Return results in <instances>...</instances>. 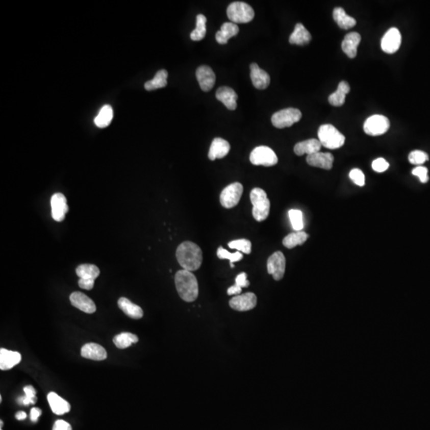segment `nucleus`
I'll return each instance as SVG.
<instances>
[{"instance_id":"f257e3e1","label":"nucleus","mask_w":430,"mask_h":430,"mask_svg":"<svg viewBox=\"0 0 430 430\" xmlns=\"http://www.w3.org/2000/svg\"><path fill=\"white\" fill-rule=\"evenodd\" d=\"M176 258L180 266L185 270H198L203 263V252L197 244L184 242L177 248Z\"/></svg>"},{"instance_id":"f03ea898","label":"nucleus","mask_w":430,"mask_h":430,"mask_svg":"<svg viewBox=\"0 0 430 430\" xmlns=\"http://www.w3.org/2000/svg\"><path fill=\"white\" fill-rule=\"evenodd\" d=\"M174 283L182 299L186 302L196 300L198 296V284L196 276L190 271L182 269L174 276Z\"/></svg>"},{"instance_id":"7ed1b4c3","label":"nucleus","mask_w":430,"mask_h":430,"mask_svg":"<svg viewBox=\"0 0 430 430\" xmlns=\"http://www.w3.org/2000/svg\"><path fill=\"white\" fill-rule=\"evenodd\" d=\"M250 201L252 205V214L254 219L263 221L269 217L270 201L263 189L256 187L250 192Z\"/></svg>"},{"instance_id":"20e7f679","label":"nucleus","mask_w":430,"mask_h":430,"mask_svg":"<svg viewBox=\"0 0 430 430\" xmlns=\"http://www.w3.org/2000/svg\"><path fill=\"white\" fill-rule=\"evenodd\" d=\"M318 138L321 145L327 149H338L343 147L345 136L332 124H323L318 131Z\"/></svg>"},{"instance_id":"39448f33","label":"nucleus","mask_w":430,"mask_h":430,"mask_svg":"<svg viewBox=\"0 0 430 430\" xmlns=\"http://www.w3.org/2000/svg\"><path fill=\"white\" fill-rule=\"evenodd\" d=\"M226 14L234 23H248L254 19V11L252 7L243 2H234L227 8Z\"/></svg>"},{"instance_id":"423d86ee","label":"nucleus","mask_w":430,"mask_h":430,"mask_svg":"<svg viewBox=\"0 0 430 430\" xmlns=\"http://www.w3.org/2000/svg\"><path fill=\"white\" fill-rule=\"evenodd\" d=\"M302 117V113L299 109L294 108H288L278 111L272 115L271 121L272 125L277 129H285L291 127L295 123H297Z\"/></svg>"},{"instance_id":"0eeeda50","label":"nucleus","mask_w":430,"mask_h":430,"mask_svg":"<svg viewBox=\"0 0 430 430\" xmlns=\"http://www.w3.org/2000/svg\"><path fill=\"white\" fill-rule=\"evenodd\" d=\"M249 160L254 165L272 167L277 164L278 158L274 151L267 146H259L250 153Z\"/></svg>"},{"instance_id":"6e6552de","label":"nucleus","mask_w":430,"mask_h":430,"mask_svg":"<svg viewBox=\"0 0 430 430\" xmlns=\"http://www.w3.org/2000/svg\"><path fill=\"white\" fill-rule=\"evenodd\" d=\"M243 193V186L240 183H234L230 184L223 189L220 194V203L221 205L226 208L231 209L238 205L240 199L242 198Z\"/></svg>"},{"instance_id":"1a4fd4ad","label":"nucleus","mask_w":430,"mask_h":430,"mask_svg":"<svg viewBox=\"0 0 430 430\" xmlns=\"http://www.w3.org/2000/svg\"><path fill=\"white\" fill-rule=\"evenodd\" d=\"M390 120L383 115H374L365 121L363 129L369 136H377L385 134L390 129Z\"/></svg>"},{"instance_id":"9d476101","label":"nucleus","mask_w":430,"mask_h":430,"mask_svg":"<svg viewBox=\"0 0 430 430\" xmlns=\"http://www.w3.org/2000/svg\"><path fill=\"white\" fill-rule=\"evenodd\" d=\"M286 260L285 255L281 251L272 254L267 262V270L269 274L272 275L275 281H281L285 275Z\"/></svg>"},{"instance_id":"9b49d317","label":"nucleus","mask_w":430,"mask_h":430,"mask_svg":"<svg viewBox=\"0 0 430 430\" xmlns=\"http://www.w3.org/2000/svg\"><path fill=\"white\" fill-rule=\"evenodd\" d=\"M401 44V35L398 29L390 28L386 32L381 40V48L385 53L389 55L396 53Z\"/></svg>"},{"instance_id":"f8f14e48","label":"nucleus","mask_w":430,"mask_h":430,"mask_svg":"<svg viewBox=\"0 0 430 430\" xmlns=\"http://www.w3.org/2000/svg\"><path fill=\"white\" fill-rule=\"evenodd\" d=\"M258 298L252 292H246L245 294L234 296L230 300L231 309L238 312H246L252 310L256 307Z\"/></svg>"},{"instance_id":"ddd939ff","label":"nucleus","mask_w":430,"mask_h":430,"mask_svg":"<svg viewBox=\"0 0 430 430\" xmlns=\"http://www.w3.org/2000/svg\"><path fill=\"white\" fill-rule=\"evenodd\" d=\"M52 217L55 221H62L66 217V214L69 211L67 205V200L62 193H56L54 194L50 201Z\"/></svg>"},{"instance_id":"4468645a","label":"nucleus","mask_w":430,"mask_h":430,"mask_svg":"<svg viewBox=\"0 0 430 430\" xmlns=\"http://www.w3.org/2000/svg\"><path fill=\"white\" fill-rule=\"evenodd\" d=\"M196 78L200 88L204 92H209L213 89L216 76L213 69L208 66H201L197 69Z\"/></svg>"},{"instance_id":"2eb2a0df","label":"nucleus","mask_w":430,"mask_h":430,"mask_svg":"<svg viewBox=\"0 0 430 430\" xmlns=\"http://www.w3.org/2000/svg\"><path fill=\"white\" fill-rule=\"evenodd\" d=\"M71 305L82 312L92 314L96 312V305L94 302L82 292H74L69 296Z\"/></svg>"},{"instance_id":"dca6fc26","label":"nucleus","mask_w":430,"mask_h":430,"mask_svg":"<svg viewBox=\"0 0 430 430\" xmlns=\"http://www.w3.org/2000/svg\"><path fill=\"white\" fill-rule=\"evenodd\" d=\"M307 163L312 167H319L324 170H331L333 167L334 156L329 153H319L307 156Z\"/></svg>"},{"instance_id":"f3484780","label":"nucleus","mask_w":430,"mask_h":430,"mask_svg":"<svg viewBox=\"0 0 430 430\" xmlns=\"http://www.w3.org/2000/svg\"><path fill=\"white\" fill-rule=\"evenodd\" d=\"M250 78L254 87L258 89H265L270 84L269 73L258 66L257 63L250 65Z\"/></svg>"},{"instance_id":"a211bd4d","label":"nucleus","mask_w":430,"mask_h":430,"mask_svg":"<svg viewBox=\"0 0 430 430\" xmlns=\"http://www.w3.org/2000/svg\"><path fill=\"white\" fill-rule=\"evenodd\" d=\"M82 357L95 360V361H102L107 359V351L100 345L95 343H86L84 345L81 350Z\"/></svg>"},{"instance_id":"6ab92c4d","label":"nucleus","mask_w":430,"mask_h":430,"mask_svg":"<svg viewBox=\"0 0 430 430\" xmlns=\"http://www.w3.org/2000/svg\"><path fill=\"white\" fill-rule=\"evenodd\" d=\"M216 98L229 110H235L237 109V100L238 96L236 92L227 86L220 87L216 92Z\"/></svg>"},{"instance_id":"aec40b11","label":"nucleus","mask_w":430,"mask_h":430,"mask_svg":"<svg viewBox=\"0 0 430 430\" xmlns=\"http://www.w3.org/2000/svg\"><path fill=\"white\" fill-rule=\"evenodd\" d=\"M231 150L229 142L222 138H215L211 143L208 157L211 160L222 159L228 155Z\"/></svg>"},{"instance_id":"412c9836","label":"nucleus","mask_w":430,"mask_h":430,"mask_svg":"<svg viewBox=\"0 0 430 430\" xmlns=\"http://www.w3.org/2000/svg\"><path fill=\"white\" fill-rule=\"evenodd\" d=\"M361 42V35L357 32L347 34L342 42V49L347 57L355 58L357 55L358 46Z\"/></svg>"},{"instance_id":"4be33fe9","label":"nucleus","mask_w":430,"mask_h":430,"mask_svg":"<svg viewBox=\"0 0 430 430\" xmlns=\"http://www.w3.org/2000/svg\"><path fill=\"white\" fill-rule=\"evenodd\" d=\"M22 360L20 353L5 348L0 349V369L8 370L18 365Z\"/></svg>"},{"instance_id":"5701e85b","label":"nucleus","mask_w":430,"mask_h":430,"mask_svg":"<svg viewBox=\"0 0 430 430\" xmlns=\"http://www.w3.org/2000/svg\"><path fill=\"white\" fill-rule=\"evenodd\" d=\"M321 143L319 140L310 139L305 141L299 142L294 147L295 154L301 156L307 154L308 156L319 153L321 149Z\"/></svg>"},{"instance_id":"b1692460","label":"nucleus","mask_w":430,"mask_h":430,"mask_svg":"<svg viewBox=\"0 0 430 430\" xmlns=\"http://www.w3.org/2000/svg\"><path fill=\"white\" fill-rule=\"evenodd\" d=\"M47 400L51 410L57 415H63L64 414L69 412L71 409L69 403L58 395L56 393H49L47 395Z\"/></svg>"},{"instance_id":"393cba45","label":"nucleus","mask_w":430,"mask_h":430,"mask_svg":"<svg viewBox=\"0 0 430 430\" xmlns=\"http://www.w3.org/2000/svg\"><path fill=\"white\" fill-rule=\"evenodd\" d=\"M312 40V35L309 31L301 23H297L295 27L294 31L289 37V42L294 45H305L309 44Z\"/></svg>"},{"instance_id":"a878e982","label":"nucleus","mask_w":430,"mask_h":430,"mask_svg":"<svg viewBox=\"0 0 430 430\" xmlns=\"http://www.w3.org/2000/svg\"><path fill=\"white\" fill-rule=\"evenodd\" d=\"M238 32H239V28L237 24L234 22H224L220 31L217 32L215 38L218 43L223 45L228 42L230 38L236 36Z\"/></svg>"},{"instance_id":"bb28decb","label":"nucleus","mask_w":430,"mask_h":430,"mask_svg":"<svg viewBox=\"0 0 430 430\" xmlns=\"http://www.w3.org/2000/svg\"><path fill=\"white\" fill-rule=\"evenodd\" d=\"M118 306L124 314L127 315L132 319L139 320L143 317V309L138 305H135L133 302L130 301L127 298H120L118 300Z\"/></svg>"},{"instance_id":"cd10ccee","label":"nucleus","mask_w":430,"mask_h":430,"mask_svg":"<svg viewBox=\"0 0 430 430\" xmlns=\"http://www.w3.org/2000/svg\"><path fill=\"white\" fill-rule=\"evenodd\" d=\"M350 86L347 82H340L338 86L337 90L329 96L328 102L332 106L340 107L343 106L346 100V96L350 92Z\"/></svg>"},{"instance_id":"c85d7f7f","label":"nucleus","mask_w":430,"mask_h":430,"mask_svg":"<svg viewBox=\"0 0 430 430\" xmlns=\"http://www.w3.org/2000/svg\"><path fill=\"white\" fill-rule=\"evenodd\" d=\"M333 18L341 29L348 30L354 28L356 20L351 16L347 15L344 9L341 8H335L333 11Z\"/></svg>"},{"instance_id":"c756f323","label":"nucleus","mask_w":430,"mask_h":430,"mask_svg":"<svg viewBox=\"0 0 430 430\" xmlns=\"http://www.w3.org/2000/svg\"><path fill=\"white\" fill-rule=\"evenodd\" d=\"M309 238V234L303 231H296L287 235L283 239V245L288 249H293L297 245H303Z\"/></svg>"},{"instance_id":"7c9ffc66","label":"nucleus","mask_w":430,"mask_h":430,"mask_svg":"<svg viewBox=\"0 0 430 430\" xmlns=\"http://www.w3.org/2000/svg\"><path fill=\"white\" fill-rule=\"evenodd\" d=\"M76 273L80 279L94 281L100 275V269L94 265L83 264L76 269Z\"/></svg>"},{"instance_id":"2f4dec72","label":"nucleus","mask_w":430,"mask_h":430,"mask_svg":"<svg viewBox=\"0 0 430 430\" xmlns=\"http://www.w3.org/2000/svg\"><path fill=\"white\" fill-rule=\"evenodd\" d=\"M167 77H168L167 71L165 69H161L156 73L153 80L148 81L144 84V88L146 90L153 91L155 89L166 87L167 84Z\"/></svg>"},{"instance_id":"473e14b6","label":"nucleus","mask_w":430,"mask_h":430,"mask_svg":"<svg viewBox=\"0 0 430 430\" xmlns=\"http://www.w3.org/2000/svg\"><path fill=\"white\" fill-rule=\"evenodd\" d=\"M113 118V108L109 105H106L100 109L98 115L95 117L94 123L97 127L104 129V128L108 127L110 124Z\"/></svg>"},{"instance_id":"72a5a7b5","label":"nucleus","mask_w":430,"mask_h":430,"mask_svg":"<svg viewBox=\"0 0 430 430\" xmlns=\"http://www.w3.org/2000/svg\"><path fill=\"white\" fill-rule=\"evenodd\" d=\"M138 341V336L130 332H122L113 338V343L119 349L127 348L133 343H137Z\"/></svg>"},{"instance_id":"f704fd0d","label":"nucleus","mask_w":430,"mask_h":430,"mask_svg":"<svg viewBox=\"0 0 430 430\" xmlns=\"http://www.w3.org/2000/svg\"><path fill=\"white\" fill-rule=\"evenodd\" d=\"M207 18L205 15H198L196 18V28L191 33V40L194 42L201 41L207 34Z\"/></svg>"},{"instance_id":"c9c22d12","label":"nucleus","mask_w":430,"mask_h":430,"mask_svg":"<svg viewBox=\"0 0 430 430\" xmlns=\"http://www.w3.org/2000/svg\"><path fill=\"white\" fill-rule=\"evenodd\" d=\"M289 217L292 229L295 231H302L305 225L302 211L299 210H290L289 211Z\"/></svg>"},{"instance_id":"e433bc0d","label":"nucleus","mask_w":430,"mask_h":430,"mask_svg":"<svg viewBox=\"0 0 430 430\" xmlns=\"http://www.w3.org/2000/svg\"><path fill=\"white\" fill-rule=\"evenodd\" d=\"M217 256L220 259L229 260L231 262V268H234V262H239L243 258V254L240 252L239 251H237V252L232 254V252H230L229 251H227L226 249H224L221 246H220L218 251H217Z\"/></svg>"},{"instance_id":"4c0bfd02","label":"nucleus","mask_w":430,"mask_h":430,"mask_svg":"<svg viewBox=\"0 0 430 430\" xmlns=\"http://www.w3.org/2000/svg\"><path fill=\"white\" fill-rule=\"evenodd\" d=\"M228 246L231 249H237L239 252H242L245 254H250L252 250V244L250 241L247 239L234 240L228 243Z\"/></svg>"},{"instance_id":"58836bf2","label":"nucleus","mask_w":430,"mask_h":430,"mask_svg":"<svg viewBox=\"0 0 430 430\" xmlns=\"http://www.w3.org/2000/svg\"><path fill=\"white\" fill-rule=\"evenodd\" d=\"M428 160V155L422 151H418V150L413 151L409 155V161L410 164H415V165H421Z\"/></svg>"},{"instance_id":"ea45409f","label":"nucleus","mask_w":430,"mask_h":430,"mask_svg":"<svg viewBox=\"0 0 430 430\" xmlns=\"http://www.w3.org/2000/svg\"><path fill=\"white\" fill-rule=\"evenodd\" d=\"M349 177L352 180L353 183L359 187L365 185V175L360 169H352L349 173Z\"/></svg>"},{"instance_id":"a19ab883","label":"nucleus","mask_w":430,"mask_h":430,"mask_svg":"<svg viewBox=\"0 0 430 430\" xmlns=\"http://www.w3.org/2000/svg\"><path fill=\"white\" fill-rule=\"evenodd\" d=\"M390 167L388 162L383 158H378L372 163V168L376 172L382 173L387 171Z\"/></svg>"},{"instance_id":"79ce46f5","label":"nucleus","mask_w":430,"mask_h":430,"mask_svg":"<svg viewBox=\"0 0 430 430\" xmlns=\"http://www.w3.org/2000/svg\"><path fill=\"white\" fill-rule=\"evenodd\" d=\"M412 174L415 175V176L418 177L420 181L423 183V184H425V183L428 182V169L426 167H421V166L417 167L413 170Z\"/></svg>"},{"instance_id":"37998d69","label":"nucleus","mask_w":430,"mask_h":430,"mask_svg":"<svg viewBox=\"0 0 430 430\" xmlns=\"http://www.w3.org/2000/svg\"><path fill=\"white\" fill-rule=\"evenodd\" d=\"M235 284L241 288H247L249 286V282L247 280V274L245 272H242L237 276Z\"/></svg>"},{"instance_id":"c03bdc74","label":"nucleus","mask_w":430,"mask_h":430,"mask_svg":"<svg viewBox=\"0 0 430 430\" xmlns=\"http://www.w3.org/2000/svg\"><path fill=\"white\" fill-rule=\"evenodd\" d=\"M23 391L25 393V395L29 397L30 399L33 401L34 404H35L37 401L36 390H35V389L32 386H27V387H24Z\"/></svg>"},{"instance_id":"a18cd8bd","label":"nucleus","mask_w":430,"mask_h":430,"mask_svg":"<svg viewBox=\"0 0 430 430\" xmlns=\"http://www.w3.org/2000/svg\"><path fill=\"white\" fill-rule=\"evenodd\" d=\"M53 430H72V427L67 421L58 420L54 425Z\"/></svg>"},{"instance_id":"49530a36","label":"nucleus","mask_w":430,"mask_h":430,"mask_svg":"<svg viewBox=\"0 0 430 430\" xmlns=\"http://www.w3.org/2000/svg\"><path fill=\"white\" fill-rule=\"evenodd\" d=\"M78 285L80 288L86 290H91L94 286V281H89V280L79 279Z\"/></svg>"},{"instance_id":"de8ad7c7","label":"nucleus","mask_w":430,"mask_h":430,"mask_svg":"<svg viewBox=\"0 0 430 430\" xmlns=\"http://www.w3.org/2000/svg\"><path fill=\"white\" fill-rule=\"evenodd\" d=\"M242 291V288H241V287L238 286V285L235 284L233 286L230 287L228 290H227V294L229 295V296H238V295L241 294Z\"/></svg>"},{"instance_id":"09e8293b","label":"nucleus","mask_w":430,"mask_h":430,"mask_svg":"<svg viewBox=\"0 0 430 430\" xmlns=\"http://www.w3.org/2000/svg\"><path fill=\"white\" fill-rule=\"evenodd\" d=\"M41 414H42V410H41L40 409L37 408V407H34V408L31 409V421H33V422H36V421H38V418L40 417Z\"/></svg>"},{"instance_id":"8fccbe9b","label":"nucleus","mask_w":430,"mask_h":430,"mask_svg":"<svg viewBox=\"0 0 430 430\" xmlns=\"http://www.w3.org/2000/svg\"><path fill=\"white\" fill-rule=\"evenodd\" d=\"M15 418L18 420V421H22V420L26 419L27 418V414L23 411H19V412L15 414Z\"/></svg>"},{"instance_id":"3c124183","label":"nucleus","mask_w":430,"mask_h":430,"mask_svg":"<svg viewBox=\"0 0 430 430\" xmlns=\"http://www.w3.org/2000/svg\"><path fill=\"white\" fill-rule=\"evenodd\" d=\"M0 430H3V429H2V428H0Z\"/></svg>"}]
</instances>
